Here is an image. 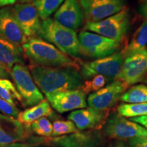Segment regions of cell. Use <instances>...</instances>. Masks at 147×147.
Masks as SVG:
<instances>
[{"mask_svg":"<svg viewBox=\"0 0 147 147\" xmlns=\"http://www.w3.org/2000/svg\"><path fill=\"white\" fill-rule=\"evenodd\" d=\"M0 147H29V146L27 144H24V143L16 142L6 145H0Z\"/></svg>","mask_w":147,"mask_h":147,"instance_id":"e575fe53","label":"cell"},{"mask_svg":"<svg viewBox=\"0 0 147 147\" xmlns=\"http://www.w3.org/2000/svg\"><path fill=\"white\" fill-rule=\"evenodd\" d=\"M79 3L87 22H95L120 12L126 0H79Z\"/></svg>","mask_w":147,"mask_h":147,"instance_id":"30bf717a","label":"cell"},{"mask_svg":"<svg viewBox=\"0 0 147 147\" xmlns=\"http://www.w3.org/2000/svg\"><path fill=\"white\" fill-rule=\"evenodd\" d=\"M24 55L33 65L53 67H70L79 69L80 65L69 56L52 44L39 37L28 38L22 45Z\"/></svg>","mask_w":147,"mask_h":147,"instance_id":"7a4b0ae2","label":"cell"},{"mask_svg":"<svg viewBox=\"0 0 147 147\" xmlns=\"http://www.w3.org/2000/svg\"><path fill=\"white\" fill-rule=\"evenodd\" d=\"M38 37L69 57H86L76 31L63 26L54 18H49L41 22Z\"/></svg>","mask_w":147,"mask_h":147,"instance_id":"3957f363","label":"cell"},{"mask_svg":"<svg viewBox=\"0 0 147 147\" xmlns=\"http://www.w3.org/2000/svg\"><path fill=\"white\" fill-rule=\"evenodd\" d=\"M131 121L136 123L140 125L144 128L147 129V115L144 116H140V117H134V118H131Z\"/></svg>","mask_w":147,"mask_h":147,"instance_id":"1f68e13d","label":"cell"},{"mask_svg":"<svg viewBox=\"0 0 147 147\" xmlns=\"http://www.w3.org/2000/svg\"><path fill=\"white\" fill-rule=\"evenodd\" d=\"M147 75L146 49L137 51L124 58L120 73L116 80L126 86L135 84L144 80Z\"/></svg>","mask_w":147,"mask_h":147,"instance_id":"ba28073f","label":"cell"},{"mask_svg":"<svg viewBox=\"0 0 147 147\" xmlns=\"http://www.w3.org/2000/svg\"><path fill=\"white\" fill-rule=\"evenodd\" d=\"M16 0H0V8L14 4Z\"/></svg>","mask_w":147,"mask_h":147,"instance_id":"836d02e7","label":"cell"},{"mask_svg":"<svg viewBox=\"0 0 147 147\" xmlns=\"http://www.w3.org/2000/svg\"><path fill=\"white\" fill-rule=\"evenodd\" d=\"M106 82H107V79L106 77L102 75H97V76H93L91 80H88L83 82L80 89L82 90L86 94L91 93V92L94 93L104 87Z\"/></svg>","mask_w":147,"mask_h":147,"instance_id":"83f0119b","label":"cell"},{"mask_svg":"<svg viewBox=\"0 0 147 147\" xmlns=\"http://www.w3.org/2000/svg\"><path fill=\"white\" fill-rule=\"evenodd\" d=\"M29 69L37 87L45 96L57 92L79 89L83 84V78L76 69L32 64Z\"/></svg>","mask_w":147,"mask_h":147,"instance_id":"6da1fadb","label":"cell"},{"mask_svg":"<svg viewBox=\"0 0 147 147\" xmlns=\"http://www.w3.org/2000/svg\"><path fill=\"white\" fill-rule=\"evenodd\" d=\"M120 100L130 104L147 103V86L144 84L132 86L123 93Z\"/></svg>","mask_w":147,"mask_h":147,"instance_id":"7402d4cb","label":"cell"},{"mask_svg":"<svg viewBox=\"0 0 147 147\" xmlns=\"http://www.w3.org/2000/svg\"><path fill=\"white\" fill-rule=\"evenodd\" d=\"M0 97L12 105H16L14 99L22 102L21 95L15 86L8 79H0Z\"/></svg>","mask_w":147,"mask_h":147,"instance_id":"d4e9b609","label":"cell"},{"mask_svg":"<svg viewBox=\"0 0 147 147\" xmlns=\"http://www.w3.org/2000/svg\"><path fill=\"white\" fill-rule=\"evenodd\" d=\"M53 114V110L49 102L44 100L31 108L20 112L17 119L22 124L30 125L42 117H49Z\"/></svg>","mask_w":147,"mask_h":147,"instance_id":"d6986e66","label":"cell"},{"mask_svg":"<svg viewBox=\"0 0 147 147\" xmlns=\"http://www.w3.org/2000/svg\"><path fill=\"white\" fill-rule=\"evenodd\" d=\"M12 10L16 21L27 39L38 37L41 22L34 5L18 3L12 7Z\"/></svg>","mask_w":147,"mask_h":147,"instance_id":"4fadbf2b","label":"cell"},{"mask_svg":"<svg viewBox=\"0 0 147 147\" xmlns=\"http://www.w3.org/2000/svg\"><path fill=\"white\" fill-rule=\"evenodd\" d=\"M129 144L131 147H147V137H137L130 139Z\"/></svg>","mask_w":147,"mask_h":147,"instance_id":"f546056e","label":"cell"},{"mask_svg":"<svg viewBox=\"0 0 147 147\" xmlns=\"http://www.w3.org/2000/svg\"><path fill=\"white\" fill-rule=\"evenodd\" d=\"M78 37L86 57L96 59L114 54L120 47L115 40L87 31H82Z\"/></svg>","mask_w":147,"mask_h":147,"instance_id":"52a82bcc","label":"cell"},{"mask_svg":"<svg viewBox=\"0 0 147 147\" xmlns=\"http://www.w3.org/2000/svg\"><path fill=\"white\" fill-rule=\"evenodd\" d=\"M24 137L23 125L18 119L0 115V145L19 142Z\"/></svg>","mask_w":147,"mask_h":147,"instance_id":"e0dca14e","label":"cell"},{"mask_svg":"<svg viewBox=\"0 0 147 147\" xmlns=\"http://www.w3.org/2000/svg\"><path fill=\"white\" fill-rule=\"evenodd\" d=\"M108 112L109 110H100L90 107L85 108L72 111L67 118L72 121L78 129H100L106 123Z\"/></svg>","mask_w":147,"mask_h":147,"instance_id":"5bb4252c","label":"cell"},{"mask_svg":"<svg viewBox=\"0 0 147 147\" xmlns=\"http://www.w3.org/2000/svg\"><path fill=\"white\" fill-rule=\"evenodd\" d=\"M127 86L123 82L115 80L98 91L92 93L87 98V104L90 108L100 110H107L115 106Z\"/></svg>","mask_w":147,"mask_h":147,"instance_id":"7c38bea8","label":"cell"},{"mask_svg":"<svg viewBox=\"0 0 147 147\" xmlns=\"http://www.w3.org/2000/svg\"><path fill=\"white\" fill-rule=\"evenodd\" d=\"M63 1L64 0H37L32 3L36 7L40 18L43 21L56 12Z\"/></svg>","mask_w":147,"mask_h":147,"instance_id":"603a6c76","label":"cell"},{"mask_svg":"<svg viewBox=\"0 0 147 147\" xmlns=\"http://www.w3.org/2000/svg\"><path fill=\"white\" fill-rule=\"evenodd\" d=\"M146 51H147V45H146Z\"/></svg>","mask_w":147,"mask_h":147,"instance_id":"74e56055","label":"cell"},{"mask_svg":"<svg viewBox=\"0 0 147 147\" xmlns=\"http://www.w3.org/2000/svg\"><path fill=\"white\" fill-rule=\"evenodd\" d=\"M147 45V21L140 24L132 36L128 45L121 52L124 58L132 53L145 49Z\"/></svg>","mask_w":147,"mask_h":147,"instance_id":"ffe728a7","label":"cell"},{"mask_svg":"<svg viewBox=\"0 0 147 147\" xmlns=\"http://www.w3.org/2000/svg\"><path fill=\"white\" fill-rule=\"evenodd\" d=\"M31 129L38 136H51L53 134V124L46 117H42L30 124Z\"/></svg>","mask_w":147,"mask_h":147,"instance_id":"4316f807","label":"cell"},{"mask_svg":"<svg viewBox=\"0 0 147 147\" xmlns=\"http://www.w3.org/2000/svg\"><path fill=\"white\" fill-rule=\"evenodd\" d=\"M118 114L123 117L134 118L147 115V103L130 104L125 103L117 108Z\"/></svg>","mask_w":147,"mask_h":147,"instance_id":"cb8c5ba5","label":"cell"},{"mask_svg":"<svg viewBox=\"0 0 147 147\" xmlns=\"http://www.w3.org/2000/svg\"><path fill=\"white\" fill-rule=\"evenodd\" d=\"M0 112L3 115L15 119L17 118L21 111L16 105H12L0 97Z\"/></svg>","mask_w":147,"mask_h":147,"instance_id":"f1b7e54d","label":"cell"},{"mask_svg":"<svg viewBox=\"0 0 147 147\" xmlns=\"http://www.w3.org/2000/svg\"><path fill=\"white\" fill-rule=\"evenodd\" d=\"M86 93L79 89L57 92L46 96L51 107L59 113L87 108Z\"/></svg>","mask_w":147,"mask_h":147,"instance_id":"8fae6325","label":"cell"},{"mask_svg":"<svg viewBox=\"0 0 147 147\" xmlns=\"http://www.w3.org/2000/svg\"><path fill=\"white\" fill-rule=\"evenodd\" d=\"M114 147H125V146L122 142H117Z\"/></svg>","mask_w":147,"mask_h":147,"instance_id":"8d00e7d4","label":"cell"},{"mask_svg":"<svg viewBox=\"0 0 147 147\" xmlns=\"http://www.w3.org/2000/svg\"><path fill=\"white\" fill-rule=\"evenodd\" d=\"M105 134L116 140H130L137 137H147V129L117 114L106 121Z\"/></svg>","mask_w":147,"mask_h":147,"instance_id":"9c48e42d","label":"cell"},{"mask_svg":"<svg viewBox=\"0 0 147 147\" xmlns=\"http://www.w3.org/2000/svg\"><path fill=\"white\" fill-rule=\"evenodd\" d=\"M54 141L63 147H95L94 140L91 137L80 133L57 138Z\"/></svg>","mask_w":147,"mask_h":147,"instance_id":"44dd1931","label":"cell"},{"mask_svg":"<svg viewBox=\"0 0 147 147\" xmlns=\"http://www.w3.org/2000/svg\"><path fill=\"white\" fill-rule=\"evenodd\" d=\"M138 8L140 13L147 21V0H140Z\"/></svg>","mask_w":147,"mask_h":147,"instance_id":"4dcf8cb0","label":"cell"},{"mask_svg":"<svg viewBox=\"0 0 147 147\" xmlns=\"http://www.w3.org/2000/svg\"><path fill=\"white\" fill-rule=\"evenodd\" d=\"M37 0H17L18 3H32Z\"/></svg>","mask_w":147,"mask_h":147,"instance_id":"d590c367","label":"cell"},{"mask_svg":"<svg viewBox=\"0 0 147 147\" xmlns=\"http://www.w3.org/2000/svg\"><path fill=\"white\" fill-rule=\"evenodd\" d=\"M10 73L4 67L0 65V79H8L10 78Z\"/></svg>","mask_w":147,"mask_h":147,"instance_id":"d6a6232c","label":"cell"},{"mask_svg":"<svg viewBox=\"0 0 147 147\" xmlns=\"http://www.w3.org/2000/svg\"><path fill=\"white\" fill-rule=\"evenodd\" d=\"M124 57L121 53H115L104 58L80 63V74L82 78H90L97 75L106 77L107 80L117 78L120 73Z\"/></svg>","mask_w":147,"mask_h":147,"instance_id":"8992f818","label":"cell"},{"mask_svg":"<svg viewBox=\"0 0 147 147\" xmlns=\"http://www.w3.org/2000/svg\"><path fill=\"white\" fill-rule=\"evenodd\" d=\"M130 15L126 6L117 14L95 22H87L84 31H89L100 36L122 42L129 28Z\"/></svg>","mask_w":147,"mask_h":147,"instance_id":"277c9868","label":"cell"},{"mask_svg":"<svg viewBox=\"0 0 147 147\" xmlns=\"http://www.w3.org/2000/svg\"><path fill=\"white\" fill-rule=\"evenodd\" d=\"M22 46L12 43L0 36V65L10 71L16 64L24 63Z\"/></svg>","mask_w":147,"mask_h":147,"instance_id":"ac0fdd59","label":"cell"},{"mask_svg":"<svg viewBox=\"0 0 147 147\" xmlns=\"http://www.w3.org/2000/svg\"><path fill=\"white\" fill-rule=\"evenodd\" d=\"M54 19L63 26L76 31L82 26L83 11L77 0H65L55 12Z\"/></svg>","mask_w":147,"mask_h":147,"instance_id":"9a60e30c","label":"cell"},{"mask_svg":"<svg viewBox=\"0 0 147 147\" xmlns=\"http://www.w3.org/2000/svg\"><path fill=\"white\" fill-rule=\"evenodd\" d=\"M10 76L21 95L25 106H33L44 100V95L37 87L30 71L23 64H16L10 70Z\"/></svg>","mask_w":147,"mask_h":147,"instance_id":"5b68a950","label":"cell"},{"mask_svg":"<svg viewBox=\"0 0 147 147\" xmlns=\"http://www.w3.org/2000/svg\"><path fill=\"white\" fill-rule=\"evenodd\" d=\"M53 134L51 136L68 135L78 133V129L71 121H55L53 124Z\"/></svg>","mask_w":147,"mask_h":147,"instance_id":"484cf974","label":"cell"},{"mask_svg":"<svg viewBox=\"0 0 147 147\" xmlns=\"http://www.w3.org/2000/svg\"><path fill=\"white\" fill-rule=\"evenodd\" d=\"M0 36L19 46L27 40L14 17L11 6L0 8Z\"/></svg>","mask_w":147,"mask_h":147,"instance_id":"2e32d148","label":"cell"}]
</instances>
